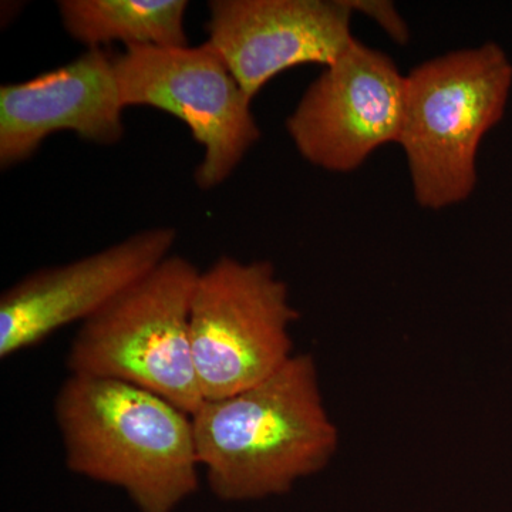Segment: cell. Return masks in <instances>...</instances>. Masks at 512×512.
<instances>
[{"instance_id":"9","label":"cell","mask_w":512,"mask_h":512,"mask_svg":"<svg viewBox=\"0 0 512 512\" xmlns=\"http://www.w3.org/2000/svg\"><path fill=\"white\" fill-rule=\"evenodd\" d=\"M208 40L249 99L279 73L329 66L355 42L346 0H212Z\"/></svg>"},{"instance_id":"11","label":"cell","mask_w":512,"mask_h":512,"mask_svg":"<svg viewBox=\"0 0 512 512\" xmlns=\"http://www.w3.org/2000/svg\"><path fill=\"white\" fill-rule=\"evenodd\" d=\"M185 0H63L66 32L89 49L121 42L126 47H187Z\"/></svg>"},{"instance_id":"2","label":"cell","mask_w":512,"mask_h":512,"mask_svg":"<svg viewBox=\"0 0 512 512\" xmlns=\"http://www.w3.org/2000/svg\"><path fill=\"white\" fill-rule=\"evenodd\" d=\"M64 461L74 474L126 491L140 512H174L198 488L191 414L157 394L70 375L55 400Z\"/></svg>"},{"instance_id":"1","label":"cell","mask_w":512,"mask_h":512,"mask_svg":"<svg viewBox=\"0 0 512 512\" xmlns=\"http://www.w3.org/2000/svg\"><path fill=\"white\" fill-rule=\"evenodd\" d=\"M200 467L222 501L281 495L328 466L339 446L318 367L293 355L278 372L191 414Z\"/></svg>"},{"instance_id":"8","label":"cell","mask_w":512,"mask_h":512,"mask_svg":"<svg viewBox=\"0 0 512 512\" xmlns=\"http://www.w3.org/2000/svg\"><path fill=\"white\" fill-rule=\"evenodd\" d=\"M177 231L144 229L70 264L37 269L0 296V357L86 322L171 255Z\"/></svg>"},{"instance_id":"7","label":"cell","mask_w":512,"mask_h":512,"mask_svg":"<svg viewBox=\"0 0 512 512\" xmlns=\"http://www.w3.org/2000/svg\"><path fill=\"white\" fill-rule=\"evenodd\" d=\"M406 76L392 57L355 40L325 67L286 120L296 150L330 173H350L397 143Z\"/></svg>"},{"instance_id":"12","label":"cell","mask_w":512,"mask_h":512,"mask_svg":"<svg viewBox=\"0 0 512 512\" xmlns=\"http://www.w3.org/2000/svg\"><path fill=\"white\" fill-rule=\"evenodd\" d=\"M346 3L353 15L363 13L367 18L372 19L392 39V42L400 46L409 43V26L394 3L387 0H346Z\"/></svg>"},{"instance_id":"10","label":"cell","mask_w":512,"mask_h":512,"mask_svg":"<svg viewBox=\"0 0 512 512\" xmlns=\"http://www.w3.org/2000/svg\"><path fill=\"white\" fill-rule=\"evenodd\" d=\"M123 101L114 56L103 49L86 53L59 69L26 82L0 87V165L29 160L59 131L111 146L124 136Z\"/></svg>"},{"instance_id":"4","label":"cell","mask_w":512,"mask_h":512,"mask_svg":"<svg viewBox=\"0 0 512 512\" xmlns=\"http://www.w3.org/2000/svg\"><path fill=\"white\" fill-rule=\"evenodd\" d=\"M201 271L170 255L82 323L67 355L70 375L141 387L185 413L204 402L191 348V305Z\"/></svg>"},{"instance_id":"5","label":"cell","mask_w":512,"mask_h":512,"mask_svg":"<svg viewBox=\"0 0 512 512\" xmlns=\"http://www.w3.org/2000/svg\"><path fill=\"white\" fill-rule=\"evenodd\" d=\"M299 318L271 262L221 256L201 271L191 305V348L204 400L264 382L293 356Z\"/></svg>"},{"instance_id":"3","label":"cell","mask_w":512,"mask_h":512,"mask_svg":"<svg viewBox=\"0 0 512 512\" xmlns=\"http://www.w3.org/2000/svg\"><path fill=\"white\" fill-rule=\"evenodd\" d=\"M511 90L510 57L494 42L446 53L406 74L397 144L421 208L443 210L473 194L478 148L503 119Z\"/></svg>"},{"instance_id":"6","label":"cell","mask_w":512,"mask_h":512,"mask_svg":"<svg viewBox=\"0 0 512 512\" xmlns=\"http://www.w3.org/2000/svg\"><path fill=\"white\" fill-rule=\"evenodd\" d=\"M124 107L148 106L183 121L204 147L195 183L212 190L225 183L261 137L251 99L217 50L131 46L114 56Z\"/></svg>"}]
</instances>
